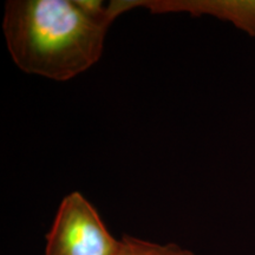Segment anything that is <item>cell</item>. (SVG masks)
<instances>
[{
	"label": "cell",
	"instance_id": "cell-4",
	"mask_svg": "<svg viewBox=\"0 0 255 255\" xmlns=\"http://www.w3.org/2000/svg\"><path fill=\"white\" fill-rule=\"evenodd\" d=\"M121 241L122 247L119 255H195L176 244H155L128 235H124Z\"/></svg>",
	"mask_w": 255,
	"mask_h": 255
},
{
	"label": "cell",
	"instance_id": "cell-3",
	"mask_svg": "<svg viewBox=\"0 0 255 255\" xmlns=\"http://www.w3.org/2000/svg\"><path fill=\"white\" fill-rule=\"evenodd\" d=\"M120 14L135 7L152 13L187 12L191 15H212L231 21L240 30L255 37V0H115Z\"/></svg>",
	"mask_w": 255,
	"mask_h": 255
},
{
	"label": "cell",
	"instance_id": "cell-2",
	"mask_svg": "<svg viewBox=\"0 0 255 255\" xmlns=\"http://www.w3.org/2000/svg\"><path fill=\"white\" fill-rule=\"evenodd\" d=\"M122 241L78 191L64 197L46 235L45 255H119Z\"/></svg>",
	"mask_w": 255,
	"mask_h": 255
},
{
	"label": "cell",
	"instance_id": "cell-1",
	"mask_svg": "<svg viewBox=\"0 0 255 255\" xmlns=\"http://www.w3.org/2000/svg\"><path fill=\"white\" fill-rule=\"evenodd\" d=\"M117 17L110 2L8 0L2 28L19 69L65 82L100 60L107 32Z\"/></svg>",
	"mask_w": 255,
	"mask_h": 255
}]
</instances>
